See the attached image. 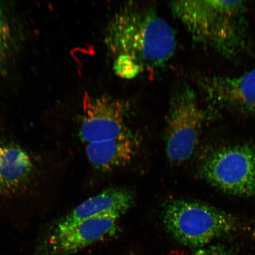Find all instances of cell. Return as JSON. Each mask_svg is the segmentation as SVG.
<instances>
[{
  "label": "cell",
  "instance_id": "obj_6",
  "mask_svg": "<svg viewBox=\"0 0 255 255\" xmlns=\"http://www.w3.org/2000/svg\"><path fill=\"white\" fill-rule=\"evenodd\" d=\"M120 218L101 216L65 227L53 226L38 247L36 255H70L116 234Z\"/></svg>",
  "mask_w": 255,
  "mask_h": 255
},
{
  "label": "cell",
  "instance_id": "obj_1",
  "mask_svg": "<svg viewBox=\"0 0 255 255\" xmlns=\"http://www.w3.org/2000/svg\"><path fill=\"white\" fill-rule=\"evenodd\" d=\"M104 43L113 60L114 71L130 79L164 66L177 47L175 31L149 6L128 2L112 16Z\"/></svg>",
  "mask_w": 255,
  "mask_h": 255
},
{
  "label": "cell",
  "instance_id": "obj_10",
  "mask_svg": "<svg viewBox=\"0 0 255 255\" xmlns=\"http://www.w3.org/2000/svg\"><path fill=\"white\" fill-rule=\"evenodd\" d=\"M36 171L28 152L14 142L0 141V197H10L28 186Z\"/></svg>",
  "mask_w": 255,
  "mask_h": 255
},
{
  "label": "cell",
  "instance_id": "obj_14",
  "mask_svg": "<svg viewBox=\"0 0 255 255\" xmlns=\"http://www.w3.org/2000/svg\"><path fill=\"white\" fill-rule=\"evenodd\" d=\"M254 115H255V111Z\"/></svg>",
  "mask_w": 255,
  "mask_h": 255
},
{
  "label": "cell",
  "instance_id": "obj_5",
  "mask_svg": "<svg viewBox=\"0 0 255 255\" xmlns=\"http://www.w3.org/2000/svg\"><path fill=\"white\" fill-rule=\"evenodd\" d=\"M204 180L223 193L239 197L255 195V146H225L213 152L201 165Z\"/></svg>",
  "mask_w": 255,
  "mask_h": 255
},
{
  "label": "cell",
  "instance_id": "obj_4",
  "mask_svg": "<svg viewBox=\"0 0 255 255\" xmlns=\"http://www.w3.org/2000/svg\"><path fill=\"white\" fill-rule=\"evenodd\" d=\"M199 104L195 91L182 83L170 98L165 132V151L172 163L181 164L193 154L209 118Z\"/></svg>",
  "mask_w": 255,
  "mask_h": 255
},
{
  "label": "cell",
  "instance_id": "obj_11",
  "mask_svg": "<svg viewBox=\"0 0 255 255\" xmlns=\"http://www.w3.org/2000/svg\"><path fill=\"white\" fill-rule=\"evenodd\" d=\"M138 148L136 137L129 132L117 138L87 143L86 154L92 166L105 172L128 164Z\"/></svg>",
  "mask_w": 255,
  "mask_h": 255
},
{
  "label": "cell",
  "instance_id": "obj_13",
  "mask_svg": "<svg viewBox=\"0 0 255 255\" xmlns=\"http://www.w3.org/2000/svg\"><path fill=\"white\" fill-rule=\"evenodd\" d=\"M194 255H231L222 246L212 245L209 247L200 248Z\"/></svg>",
  "mask_w": 255,
  "mask_h": 255
},
{
  "label": "cell",
  "instance_id": "obj_12",
  "mask_svg": "<svg viewBox=\"0 0 255 255\" xmlns=\"http://www.w3.org/2000/svg\"><path fill=\"white\" fill-rule=\"evenodd\" d=\"M17 33L5 6L0 4V72L5 69L17 47Z\"/></svg>",
  "mask_w": 255,
  "mask_h": 255
},
{
  "label": "cell",
  "instance_id": "obj_7",
  "mask_svg": "<svg viewBox=\"0 0 255 255\" xmlns=\"http://www.w3.org/2000/svg\"><path fill=\"white\" fill-rule=\"evenodd\" d=\"M128 108L123 101L107 96L85 95L80 137L86 143L117 138L130 132Z\"/></svg>",
  "mask_w": 255,
  "mask_h": 255
},
{
  "label": "cell",
  "instance_id": "obj_8",
  "mask_svg": "<svg viewBox=\"0 0 255 255\" xmlns=\"http://www.w3.org/2000/svg\"><path fill=\"white\" fill-rule=\"evenodd\" d=\"M197 85L210 109H225L244 114L255 111V68L236 76L202 75Z\"/></svg>",
  "mask_w": 255,
  "mask_h": 255
},
{
  "label": "cell",
  "instance_id": "obj_3",
  "mask_svg": "<svg viewBox=\"0 0 255 255\" xmlns=\"http://www.w3.org/2000/svg\"><path fill=\"white\" fill-rule=\"evenodd\" d=\"M166 230L180 243L201 248L237 228V219L221 209L196 201L168 200L162 209Z\"/></svg>",
  "mask_w": 255,
  "mask_h": 255
},
{
  "label": "cell",
  "instance_id": "obj_9",
  "mask_svg": "<svg viewBox=\"0 0 255 255\" xmlns=\"http://www.w3.org/2000/svg\"><path fill=\"white\" fill-rule=\"evenodd\" d=\"M134 202L135 196L131 191L120 187L109 188L85 200L58 220L54 226L65 227L101 216L121 218Z\"/></svg>",
  "mask_w": 255,
  "mask_h": 255
},
{
  "label": "cell",
  "instance_id": "obj_2",
  "mask_svg": "<svg viewBox=\"0 0 255 255\" xmlns=\"http://www.w3.org/2000/svg\"><path fill=\"white\" fill-rule=\"evenodd\" d=\"M169 6L196 43L229 59L246 51V1H174Z\"/></svg>",
  "mask_w": 255,
  "mask_h": 255
}]
</instances>
